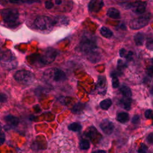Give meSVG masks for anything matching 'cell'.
Returning <instances> with one entry per match:
<instances>
[{"label": "cell", "mask_w": 153, "mask_h": 153, "mask_svg": "<svg viewBox=\"0 0 153 153\" xmlns=\"http://www.w3.org/2000/svg\"><path fill=\"white\" fill-rule=\"evenodd\" d=\"M80 48L90 62L96 63L100 60V54L98 51L95 38L92 36L85 35L82 38L80 42Z\"/></svg>", "instance_id": "1"}, {"label": "cell", "mask_w": 153, "mask_h": 153, "mask_svg": "<svg viewBox=\"0 0 153 153\" xmlns=\"http://www.w3.org/2000/svg\"><path fill=\"white\" fill-rule=\"evenodd\" d=\"M0 63L3 67L7 69H14L17 65L15 56L9 50H6L0 53Z\"/></svg>", "instance_id": "2"}, {"label": "cell", "mask_w": 153, "mask_h": 153, "mask_svg": "<svg viewBox=\"0 0 153 153\" xmlns=\"http://www.w3.org/2000/svg\"><path fill=\"white\" fill-rule=\"evenodd\" d=\"M44 76L47 79H51L54 82H62L66 80L65 73L58 68L48 69L44 72Z\"/></svg>", "instance_id": "3"}, {"label": "cell", "mask_w": 153, "mask_h": 153, "mask_svg": "<svg viewBox=\"0 0 153 153\" xmlns=\"http://www.w3.org/2000/svg\"><path fill=\"white\" fill-rule=\"evenodd\" d=\"M14 79L22 84H31L35 79L34 75L27 70H19L14 75Z\"/></svg>", "instance_id": "4"}, {"label": "cell", "mask_w": 153, "mask_h": 153, "mask_svg": "<svg viewBox=\"0 0 153 153\" xmlns=\"http://www.w3.org/2000/svg\"><path fill=\"white\" fill-rule=\"evenodd\" d=\"M1 16L5 22L8 24H12L17 22L19 17V13L17 9L7 8L1 11Z\"/></svg>", "instance_id": "5"}, {"label": "cell", "mask_w": 153, "mask_h": 153, "mask_svg": "<svg viewBox=\"0 0 153 153\" xmlns=\"http://www.w3.org/2000/svg\"><path fill=\"white\" fill-rule=\"evenodd\" d=\"M35 25L39 29L44 30L51 28L54 26L53 19L47 16H39L35 20Z\"/></svg>", "instance_id": "6"}, {"label": "cell", "mask_w": 153, "mask_h": 153, "mask_svg": "<svg viewBox=\"0 0 153 153\" xmlns=\"http://www.w3.org/2000/svg\"><path fill=\"white\" fill-rule=\"evenodd\" d=\"M149 20L150 15L148 14L133 19L130 22V27L135 30L141 29L148 24Z\"/></svg>", "instance_id": "7"}, {"label": "cell", "mask_w": 153, "mask_h": 153, "mask_svg": "<svg viewBox=\"0 0 153 153\" xmlns=\"http://www.w3.org/2000/svg\"><path fill=\"white\" fill-rule=\"evenodd\" d=\"M57 53L56 50L53 48H47L41 57L40 60L44 65H48L52 63L56 59Z\"/></svg>", "instance_id": "8"}, {"label": "cell", "mask_w": 153, "mask_h": 153, "mask_svg": "<svg viewBox=\"0 0 153 153\" xmlns=\"http://www.w3.org/2000/svg\"><path fill=\"white\" fill-rule=\"evenodd\" d=\"M99 127L102 131L108 135L112 134L114 130V125L111 121L108 119L103 120L100 123Z\"/></svg>", "instance_id": "9"}, {"label": "cell", "mask_w": 153, "mask_h": 153, "mask_svg": "<svg viewBox=\"0 0 153 153\" xmlns=\"http://www.w3.org/2000/svg\"><path fill=\"white\" fill-rule=\"evenodd\" d=\"M106 79L104 76H99L98 77L96 87L98 93L101 94H105L106 91Z\"/></svg>", "instance_id": "10"}, {"label": "cell", "mask_w": 153, "mask_h": 153, "mask_svg": "<svg viewBox=\"0 0 153 153\" xmlns=\"http://www.w3.org/2000/svg\"><path fill=\"white\" fill-rule=\"evenodd\" d=\"M103 6V2L100 0H93L88 4V9L91 12L97 13L99 11Z\"/></svg>", "instance_id": "11"}, {"label": "cell", "mask_w": 153, "mask_h": 153, "mask_svg": "<svg viewBox=\"0 0 153 153\" xmlns=\"http://www.w3.org/2000/svg\"><path fill=\"white\" fill-rule=\"evenodd\" d=\"M4 120L7 124L11 127H14L18 126L19 123V120L17 117L11 115H8L4 117Z\"/></svg>", "instance_id": "12"}, {"label": "cell", "mask_w": 153, "mask_h": 153, "mask_svg": "<svg viewBox=\"0 0 153 153\" xmlns=\"http://www.w3.org/2000/svg\"><path fill=\"white\" fill-rule=\"evenodd\" d=\"M54 25L57 26H65L68 24V18L65 16H58L53 19Z\"/></svg>", "instance_id": "13"}, {"label": "cell", "mask_w": 153, "mask_h": 153, "mask_svg": "<svg viewBox=\"0 0 153 153\" xmlns=\"http://www.w3.org/2000/svg\"><path fill=\"white\" fill-rule=\"evenodd\" d=\"M131 99L130 97H123L120 102V104L121 106H122L124 109L127 111H129L131 108Z\"/></svg>", "instance_id": "14"}, {"label": "cell", "mask_w": 153, "mask_h": 153, "mask_svg": "<svg viewBox=\"0 0 153 153\" xmlns=\"http://www.w3.org/2000/svg\"><path fill=\"white\" fill-rule=\"evenodd\" d=\"M106 14L109 17L114 19H117L120 17V13L118 10L112 7L108 10Z\"/></svg>", "instance_id": "15"}, {"label": "cell", "mask_w": 153, "mask_h": 153, "mask_svg": "<svg viewBox=\"0 0 153 153\" xmlns=\"http://www.w3.org/2000/svg\"><path fill=\"white\" fill-rule=\"evenodd\" d=\"M96 134H97V131L96 128L93 126L88 128L85 132V135L86 136V137H88L91 140H93L94 139H95Z\"/></svg>", "instance_id": "16"}, {"label": "cell", "mask_w": 153, "mask_h": 153, "mask_svg": "<svg viewBox=\"0 0 153 153\" xmlns=\"http://www.w3.org/2000/svg\"><path fill=\"white\" fill-rule=\"evenodd\" d=\"M117 120L121 123H126L129 120V115L124 112H119L117 115Z\"/></svg>", "instance_id": "17"}, {"label": "cell", "mask_w": 153, "mask_h": 153, "mask_svg": "<svg viewBox=\"0 0 153 153\" xmlns=\"http://www.w3.org/2000/svg\"><path fill=\"white\" fill-rule=\"evenodd\" d=\"M144 39H145V36L144 34L141 33V32H138L134 36V41L135 44L138 45H142L144 42Z\"/></svg>", "instance_id": "18"}, {"label": "cell", "mask_w": 153, "mask_h": 153, "mask_svg": "<svg viewBox=\"0 0 153 153\" xmlns=\"http://www.w3.org/2000/svg\"><path fill=\"white\" fill-rule=\"evenodd\" d=\"M120 91L124 97H130L132 94L130 88L126 85H122L120 87Z\"/></svg>", "instance_id": "19"}, {"label": "cell", "mask_w": 153, "mask_h": 153, "mask_svg": "<svg viewBox=\"0 0 153 153\" xmlns=\"http://www.w3.org/2000/svg\"><path fill=\"white\" fill-rule=\"evenodd\" d=\"M100 32L103 36H104L106 38H109L113 35L112 32L109 29H108V27H105V26H103L100 28Z\"/></svg>", "instance_id": "20"}, {"label": "cell", "mask_w": 153, "mask_h": 153, "mask_svg": "<svg viewBox=\"0 0 153 153\" xmlns=\"http://www.w3.org/2000/svg\"><path fill=\"white\" fill-rule=\"evenodd\" d=\"M79 147L81 150H87L90 147V143L88 140L86 139H82L79 143Z\"/></svg>", "instance_id": "21"}, {"label": "cell", "mask_w": 153, "mask_h": 153, "mask_svg": "<svg viewBox=\"0 0 153 153\" xmlns=\"http://www.w3.org/2000/svg\"><path fill=\"white\" fill-rule=\"evenodd\" d=\"M146 6V2L142 1V2L139 4V5L137 6L136 8V9L133 10V12L137 14H142L145 11Z\"/></svg>", "instance_id": "22"}, {"label": "cell", "mask_w": 153, "mask_h": 153, "mask_svg": "<svg viewBox=\"0 0 153 153\" xmlns=\"http://www.w3.org/2000/svg\"><path fill=\"white\" fill-rule=\"evenodd\" d=\"M111 105L112 100L109 98L104 99L100 103V106L103 110H108L110 108Z\"/></svg>", "instance_id": "23"}, {"label": "cell", "mask_w": 153, "mask_h": 153, "mask_svg": "<svg viewBox=\"0 0 153 153\" xmlns=\"http://www.w3.org/2000/svg\"><path fill=\"white\" fill-rule=\"evenodd\" d=\"M84 107H85L84 104L81 103H77L73 106L72 109V111L75 114H79L84 110Z\"/></svg>", "instance_id": "24"}, {"label": "cell", "mask_w": 153, "mask_h": 153, "mask_svg": "<svg viewBox=\"0 0 153 153\" xmlns=\"http://www.w3.org/2000/svg\"><path fill=\"white\" fill-rule=\"evenodd\" d=\"M68 129L73 131H79L82 129V126L78 123H72L68 126Z\"/></svg>", "instance_id": "25"}, {"label": "cell", "mask_w": 153, "mask_h": 153, "mask_svg": "<svg viewBox=\"0 0 153 153\" xmlns=\"http://www.w3.org/2000/svg\"><path fill=\"white\" fill-rule=\"evenodd\" d=\"M111 77H112V87L113 88H117L119 86V84H120V82H119V80H118L117 76L114 74V75L111 74Z\"/></svg>", "instance_id": "26"}, {"label": "cell", "mask_w": 153, "mask_h": 153, "mask_svg": "<svg viewBox=\"0 0 153 153\" xmlns=\"http://www.w3.org/2000/svg\"><path fill=\"white\" fill-rule=\"evenodd\" d=\"M148 149V148L147 146L143 143H142L137 151V153H146Z\"/></svg>", "instance_id": "27"}, {"label": "cell", "mask_w": 153, "mask_h": 153, "mask_svg": "<svg viewBox=\"0 0 153 153\" xmlns=\"http://www.w3.org/2000/svg\"><path fill=\"white\" fill-rule=\"evenodd\" d=\"M126 65L124 63V62H123V61L121 59H119L118 60L117 62V69L118 71H122L125 68H126Z\"/></svg>", "instance_id": "28"}, {"label": "cell", "mask_w": 153, "mask_h": 153, "mask_svg": "<svg viewBox=\"0 0 153 153\" xmlns=\"http://www.w3.org/2000/svg\"><path fill=\"white\" fill-rule=\"evenodd\" d=\"M145 116L148 119H153V111L151 109H147L145 112Z\"/></svg>", "instance_id": "29"}, {"label": "cell", "mask_w": 153, "mask_h": 153, "mask_svg": "<svg viewBox=\"0 0 153 153\" xmlns=\"http://www.w3.org/2000/svg\"><path fill=\"white\" fill-rule=\"evenodd\" d=\"M140 121V117L138 115H134L133 118H132V120L131 122L133 124H137L139 123Z\"/></svg>", "instance_id": "30"}, {"label": "cell", "mask_w": 153, "mask_h": 153, "mask_svg": "<svg viewBox=\"0 0 153 153\" xmlns=\"http://www.w3.org/2000/svg\"><path fill=\"white\" fill-rule=\"evenodd\" d=\"M146 141L148 143L153 145V133H151L147 136Z\"/></svg>", "instance_id": "31"}, {"label": "cell", "mask_w": 153, "mask_h": 153, "mask_svg": "<svg viewBox=\"0 0 153 153\" xmlns=\"http://www.w3.org/2000/svg\"><path fill=\"white\" fill-rule=\"evenodd\" d=\"M7 101V96L3 93H0V102H6Z\"/></svg>", "instance_id": "32"}, {"label": "cell", "mask_w": 153, "mask_h": 153, "mask_svg": "<svg viewBox=\"0 0 153 153\" xmlns=\"http://www.w3.org/2000/svg\"><path fill=\"white\" fill-rule=\"evenodd\" d=\"M133 53L132 51H130L128 52V53L126 55L125 57H126V59L127 60L130 61V60H131L133 59Z\"/></svg>", "instance_id": "33"}, {"label": "cell", "mask_w": 153, "mask_h": 153, "mask_svg": "<svg viewBox=\"0 0 153 153\" xmlns=\"http://www.w3.org/2000/svg\"><path fill=\"white\" fill-rule=\"evenodd\" d=\"M45 7L47 9H51L54 7V5L53 4V2H51V1H46L45 2Z\"/></svg>", "instance_id": "34"}, {"label": "cell", "mask_w": 153, "mask_h": 153, "mask_svg": "<svg viewBox=\"0 0 153 153\" xmlns=\"http://www.w3.org/2000/svg\"><path fill=\"white\" fill-rule=\"evenodd\" d=\"M5 140V136L4 133H0V145H2Z\"/></svg>", "instance_id": "35"}, {"label": "cell", "mask_w": 153, "mask_h": 153, "mask_svg": "<svg viewBox=\"0 0 153 153\" xmlns=\"http://www.w3.org/2000/svg\"><path fill=\"white\" fill-rule=\"evenodd\" d=\"M147 73L150 76H153V65L150 66L147 69Z\"/></svg>", "instance_id": "36"}, {"label": "cell", "mask_w": 153, "mask_h": 153, "mask_svg": "<svg viewBox=\"0 0 153 153\" xmlns=\"http://www.w3.org/2000/svg\"><path fill=\"white\" fill-rule=\"evenodd\" d=\"M119 54H120V56L121 57H124V56L126 55V50L123 48H121L119 51Z\"/></svg>", "instance_id": "37"}, {"label": "cell", "mask_w": 153, "mask_h": 153, "mask_svg": "<svg viewBox=\"0 0 153 153\" xmlns=\"http://www.w3.org/2000/svg\"><path fill=\"white\" fill-rule=\"evenodd\" d=\"M146 46H147L148 48H149V49L152 48V49H153V39L151 40V41H148V42H147Z\"/></svg>", "instance_id": "38"}, {"label": "cell", "mask_w": 153, "mask_h": 153, "mask_svg": "<svg viewBox=\"0 0 153 153\" xmlns=\"http://www.w3.org/2000/svg\"><path fill=\"white\" fill-rule=\"evenodd\" d=\"M91 153H106L105 151L104 150H101V149H99V150H96V151H94L93 152H92Z\"/></svg>", "instance_id": "39"}, {"label": "cell", "mask_w": 153, "mask_h": 153, "mask_svg": "<svg viewBox=\"0 0 153 153\" xmlns=\"http://www.w3.org/2000/svg\"><path fill=\"white\" fill-rule=\"evenodd\" d=\"M62 3V1L61 0H56L55 1V4L57 5H60Z\"/></svg>", "instance_id": "40"}, {"label": "cell", "mask_w": 153, "mask_h": 153, "mask_svg": "<svg viewBox=\"0 0 153 153\" xmlns=\"http://www.w3.org/2000/svg\"><path fill=\"white\" fill-rule=\"evenodd\" d=\"M150 93H151L152 95H153V87L150 90Z\"/></svg>", "instance_id": "41"}, {"label": "cell", "mask_w": 153, "mask_h": 153, "mask_svg": "<svg viewBox=\"0 0 153 153\" xmlns=\"http://www.w3.org/2000/svg\"><path fill=\"white\" fill-rule=\"evenodd\" d=\"M1 130H2V127H1V126L0 124V133H1Z\"/></svg>", "instance_id": "42"}, {"label": "cell", "mask_w": 153, "mask_h": 153, "mask_svg": "<svg viewBox=\"0 0 153 153\" xmlns=\"http://www.w3.org/2000/svg\"><path fill=\"white\" fill-rule=\"evenodd\" d=\"M152 63H153V59H152Z\"/></svg>", "instance_id": "43"}, {"label": "cell", "mask_w": 153, "mask_h": 153, "mask_svg": "<svg viewBox=\"0 0 153 153\" xmlns=\"http://www.w3.org/2000/svg\"><path fill=\"white\" fill-rule=\"evenodd\" d=\"M152 104H153V102H152Z\"/></svg>", "instance_id": "44"}]
</instances>
